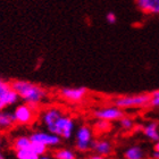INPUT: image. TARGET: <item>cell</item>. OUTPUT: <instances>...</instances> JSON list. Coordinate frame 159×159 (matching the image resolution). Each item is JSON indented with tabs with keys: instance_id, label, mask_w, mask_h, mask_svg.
Segmentation results:
<instances>
[{
	"instance_id": "1",
	"label": "cell",
	"mask_w": 159,
	"mask_h": 159,
	"mask_svg": "<svg viewBox=\"0 0 159 159\" xmlns=\"http://www.w3.org/2000/svg\"><path fill=\"white\" fill-rule=\"evenodd\" d=\"M10 85L16 91L20 99L23 100L25 103L39 106L48 98V91L35 83L23 80H15L10 82Z\"/></svg>"
},
{
	"instance_id": "2",
	"label": "cell",
	"mask_w": 159,
	"mask_h": 159,
	"mask_svg": "<svg viewBox=\"0 0 159 159\" xmlns=\"http://www.w3.org/2000/svg\"><path fill=\"white\" fill-rule=\"evenodd\" d=\"M150 93H138L127 96L117 97L114 100V105L120 109H132V108H144L149 106Z\"/></svg>"
},
{
	"instance_id": "3",
	"label": "cell",
	"mask_w": 159,
	"mask_h": 159,
	"mask_svg": "<svg viewBox=\"0 0 159 159\" xmlns=\"http://www.w3.org/2000/svg\"><path fill=\"white\" fill-rule=\"evenodd\" d=\"M37 107L30 103H20L14 109V118L18 125H31L37 119Z\"/></svg>"
},
{
	"instance_id": "4",
	"label": "cell",
	"mask_w": 159,
	"mask_h": 159,
	"mask_svg": "<svg viewBox=\"0 0 159 159\" xmlns=\"http://www.w3.org/2000/svg\"><path fill=\"white\" fill-rule=\"evenodd\" d=\"M74 131H75V122L73 118L66 115H63L60 118L57 119V122L48 129V132L56 134L65 140L70 139L74 134Z\"/></svg>"
},
{
	"instance_id": "5",
	"label": "cell",
	"mask_w": 159,
	"mask_h": 159,
	"mask_svg": "<svg viewBox=\"0 0 159 159\" xmlns=\"http://www.w3.org/2000/svg\"><path fill=\"white\" fill-rule=\"evenodd\" d=\"M92 129L89 126L82 125L76 129L75 133V147L79 152H88L91 149V142H92Z\"/></svg>"
},
{
	"instance_id": "6",
	"label": "cell",
	"mask_w": 159,
	"mask_h": 159,
	"mask_svg": "<svg viewBox=\"0 0 159 159\" xmlns=\"http://www.w3.org/2000/svg\"><path fill=\"white\" fill-rule=\"evenodd\" d=\"M30 139L32 142L41 143L46 147H57L61 142V138L56 134H52L46 131H35L30 134Z\"/></svg>"
},
{
	"instance_id": "7",
	"label": "cell",
	"mask_w": 159,
	"mask_h": 159,
	"mask_svg": "<svg viewBox=\"0 0 159 159\" xmlns=\"http://www.w3.org/2000/svg\"><path fill=\"white\" fill-rule=\"evenodd\" d=\"M88 94V89L84 86H67L63 88L59 91V96L61 99L70 102H80Z\"/></svg>"
},
{
	"instance_id": "8",
	"label": "cell",
	"mask_w": 159,
	"mask_h": 159,
	"mask_svg": "<svg viewBox=\"0 0 159 159\" xmlns=\"http://www.w3.org/2000/svg\"><path fill=\"white\" fill-rule=\"evenodd\" d=\"M0 100L6 107L13 106L20 100V97L11 88L10 82H7L2 79H0Z\"/></svg>"
},
{
	"instance_id": "9",
	"label": "cell",
	"mask_w": 159,
	"mask_h": 159,
	"mask_svg": "<svg viewBox=\"0 0 159 159\" xmlns=\"http://www.w3.org/2000/svg\"><path fill=\"white\" fill-rule=\"evenodd\" d=\"M93 116L97 119L107 120V122H113V120H119L123 116H125L124 110L116 107L115 105L110 107H103L100 109H97L93 113Z\"/></svg>"
},
{
	"instance_id": "10",
	"label": "cell",
	"mask_w": 159,
	"mask_h": 159,
	"mask_svg": "<svg viewBox=\"0 0 159 159\" xmlns=\"http://www.w3.org/2000/svg\"><path fill=\"white\" fill-rule=\"evenodd\" d=\"M64 113L57 107H49L42 111L41 114V122L47 129H49L51 126L57 122V119L63 116Z\"/></svg>"
},
{
	"instance_id": "11",
	"label": "cell",
	"mask_w": 159,
	"mask_h": 159,
	"mask_svg": "<svg viewBox=\"0 0 159 159\" xmlns=\"http://www.w3.org/2000/svg\"><path fill=\"white\" fill-rule=\"evenodd\" d=\"M91 150L93 152H96L97 155L106 157L111 153L113 151V144L109 140L106 139H98V140H92L91 142Z\"/></svg>"
},
{
	"instance_id": "12",
	"label": "cell",
	"mask_w": 159,
	"mask_h": 159,
	"mask_svg": "<svg viewBox=\"0 0 159 159\" xmlns=\"http://www.w3.org/2000/svg\"><path fill=\"white\" fill-rule=\"evenodd\" d=\"M135 3L143 14L159 16V0H135Z\"/></svg>"
},
{
	"instance_id": "13",
	"label": "cell",
	"mask_w": 159,
	"mask_h": 159,
	"mask_svg": "<svg viewBox=\"0 0 159 159\" xmlns=\"http://www.w3.org/2000/svg\"><path fill=\"white\" fill-rule=\"evenodd\" d=\"M16 124L15 118H14L13 111L2 109L0 110V131L1 132H6L13 129L14 125Z\"/></svg>"
},
{
	"instance_id": "14",
	"label": "cell",
	"mask_w": 159,
	"mask_h": 159,
	"mask_svg": "<svg viewBox=\"0 0 159 159\" xmlns=\"http://www.w3.org/2000/svg\"><path fill=\"white\" fill-rule=\"evenodd\" d=\"M142 133L149 140L157 142L159 140V125L156 122H149L142 127Z\"/></svg>"
},
{
	"instance_id": "15",
	"label": "cell",
	"mask_w": 159,
	"mask_h": 159,
	"mask_svg": "<svg viewBox=\"0 0 159 159\" xmlns=\"http://www.w3.org/2000/svg\"><path fill=\"white\" fill-rule=\"evenodd\" d=\"M146 156L144 150L139 146L129 147V149L125 150L124 152V158L125 159H143Z\"/></svg>"
},
{
	"instance_id": "16",
	"label": "cell",
	"mask_w": 159,
	"mask_h": 159,
	"mask_svg": "<svg viewBox=\"0 0 159 159\" xmlns=\"http://www.w3.org/2000/svg\"><path fill=\"white\" fill-rule=\"evenodd\" d=\"M31 141L30 136L26 135H20L15 138L13 141V149L16 151V150H20V149H29L31 147Z\"/></svg>"
},
{
	"instance_id": "17",
	"label": "cell",
	"mask_w": 159,
	"mask_h": 159,
	"mask_svg": "<svg viewBox=\"0 0 159 159\" xmlns=\"http://www.w3.org/2000/svg\"><path fill=\"white\" fill-rule=\"evenodd\" d=\"M53 159H76V153L68 148H59L53 151Z\"/></svg>"
},
{
	"instance_id": "18",
	"label": "cell",
	"mask_w": 159,
	"mask_h": 159,
	"mask_svg": "<svg viewBox=\"0 0 159 159\" xmlns=\"http://www.w3.org/2000/svg\"><path fill=\"white\" fill-rule=\"evenodd\" d=\"M17 159H39L40 156H38L37 153L33 152L32 150L29 149H20L15 151Z\"/></svg>"
},
{
	"instance_id": "19",
	"label": "cell",
	"mask_w": 159,
	"mask_h": 159,
	"mask_svg": "<svg viewBox=\"0 0 159 159\" xmlns=\"http://www.w3.org/2000/svg\"><path fill=\"white\" fill-rule=\"evenodd\" d=\"M30 149L32 150L33 152L37 153L38 156H42V155H44V153L47 152V150H48V147L43 146V144H41V143L32 142V143H31Z\"/></svg>"
},
{
	"instance_id": "20",
	"label": "cell",
	"mask_w": 159,
	"mask_h": 159,
	"mask_svg": "<svg viewBox=\"0 0 159 159\" xmlns=\"http://www.w3.org/2000/svg\"><path fill=\"white\" fill-rule=\"evenodd\" d=\"M119 125L124 129H131L132 127H134V120L129 116H123L119 119Z\"/></svg>"
},
{
	"instance_id": "21",
	"label": "cell",
	"mask_w": 159,
	"mask_h": 159,
	"mask_svg": "<svg viewBox=\"0 0 159 159\" xmlns=\"http://www.w3.org/2000/svg\"><path fill=\"white\" fill-rule=\"evenodd\" d=\"M149 106L152 108H159V90H156L150 93Z\"/></svg>"
},
{
	"instance_id": "22",
	"label": "cell",
	"mask_w": 159,
	"mask_h": 159,
	"mask_svg": "<svg viewBox=\"0 0 159 159\" xmlns=\"http://www.w3.org/2000/svg\"><path fill=\"white\" fill-rule=\"evenodd\" d=\"M96 129H98V131L103 129V132H106V131H108V129H110V124H109V122H107V120L98 119V122L96 123Z\"/></svg>"
},
{
	"instance_id": "23",
	"label": "cell",
	"mask_w": 159,
	"mask_h": 159,
	"mask_svg": "<svg viewBox=\"0 0 159 159\" xmlns=\"http://www.w3.org/2000/svg\"><path fill=\"white\" fill-rule=\"evenodd\" d=\"M106 20H107V23H109V24H115L117 22V16H116V14L113 13V11H109V13H107L106 15Z\"/></svg>"
},
{
	"instance_id": "24",
	"label": "cell",
	"mask_w": 159,
	"mask_h": 159,
	"mask_svg": "<svg viewBox=\"0 0 159 159\" xmlns=\"http://www.w3.org/2000/svg\"><path fill=\"white\" fill-rule=\"evenodd\" d=\"M86 159H107V158H106V157L100 156V155H97V153H94V155H91V156H89Z\"/></svg>"
},
{
	"instance_id": "25",
	"label": "cell",
	"mask_w": 159,
	"mask_h": 159,
	"mask_svg": "<svg viewBox=\"0 0 159 159\" xmlns=\"http://www.w3.org/2000/svg\"><path fill=\"white\" fill-rule=\"evenodd\" d=\"M153 151H156V152H159V140L156 142L155 147H153Z\"/></svg>"
},
{
	"instance_id": "26",
	"label": "cell",
	"mask_w": 159,
	"mask_h": 159,
	"mask_svg": "<svg viewBox=\"0 0 159 159\" xmlns=\"http://www.w3.org/2000/svg\"><path fill=\"white\" fill-rule=\"evenodd\" d=\"M152 158L153 159H159V152H156V151H155V152L152 153Z\"/></svg>"
},
{
	"instance_id": "27",
	"label": "cell",
	"mask_w": 159,
	"mask_h": 159,
	"mask_svg": "<svg viewBox=\"0 0 159 159\" xmlns=\"http://www.w3.org/2000/svg\"><path fill=\"white\" fill-rule=\"evenodd\" d=\"M39 159H52V158L49 157V156H46V155H42V156L39 157Z\"/></svg>"
},
{
	"instance_id": "28",
	"label": "cell",
	"mask_w": 159,
	"mask_h": 159,
	"mask_svg": "<svg viewBox=\"0 0 159 159\" xmlns=\"http://www.w3.org/2000/svg\"><path fill=\"white\" fill-rule=\"evenodd\" d=\"M5 105H3L2 102H1V100H0V110H2V109H5Z\"/></svg>"
},
{
	"instance_id": "29",
	"label": "cell",
	"mask_w": 159,
	"mask_h": 159,
	"mask_svg": "<svg viewBox=\"0 0 159 159\" xmlns=\"http://www.w3.org/2000/svg\"><path fill=\"white\" fill-rule=\"evenodd\" d=\"M0 159H6V158H5V156H3L1 152H0Z\"/></svg>"
},
{
	"instance_id": "30",
	"label": "cell",
	"mask_w": 159,
	"mask_h": 159,
	"mask_svg": "<svg viewBox=\"0 0 159 159\" xmlns=\"http://www.w3.org/2000/svg\"><path fill=\"white\" fill-rule=\"evenodd\" d=\"M1 144H2V140H1V138H0V147H1Z\"/></svg>"
}]
</instances>
